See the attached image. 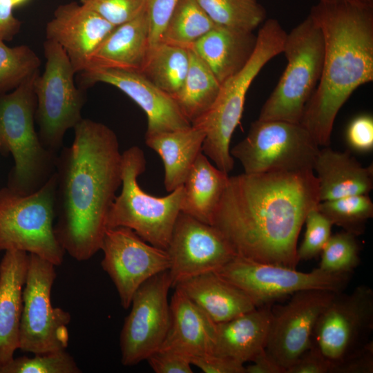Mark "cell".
Segmentation results:
<instances>
[{"label": "cell", "mask_w": 373, "mask_h": 373, "mask_svg": "<svg viewBox=\"0 0 373 373\" xmlns=\"http://www.w3.org/2000/svg\"><path fill=\"white\" fill-rule=\"evenodd\" d=\"M320 202L314 171L229 176L212 224L236 255L296 268L298 238Z\"/></svg>", "instance_id": "1"}, {"label": "cell", "mask_w": 373, "mask_h": 373, "mask_svg": "<svg viewBox=\"0 0 373 373\" xmlns=\"http://www.w3.org/2000/svg\"><path fill=\"white\" fill-rule=\"evenodd\" d=\"M74 139L57 156L55 218L57 239L77 261L92 258L107 229L109 209L122 185V153L108 126L82 118Z\"/></svg>", "instance_id": "2"}, {"label": "cell", "mask_w": 373, "mask_h": 373, "mask_svg": "<svg viewBox=\"0 0 373 373\" xmlns=\"http://www.w3.org/2000/svg\"><path fill=\"white\" fill-rule=\"evenodd\" d=\"M321 30V76L300 124L329 146L336 117L354 91L373 80V5L322 2L309 13Z\"/></svg>", "instance_id": "3"}, {"label": "cell", "mask_w": 373, "mask_h": 373, "mask_svg": "<svg viewBox=\"0 0 373 373\" xmlns=\"http://www.w3.org/2000/svg\"><path fill=\"white\" fill-rule=\"evenodd\" d=\"M286 35L277 19L265 20L258 32L256 46L249 61L221 84L211 108L191 124L205 133L202 152L226 173L233 168L230 142L241 119L247 91L267 63L283 52Z\"/></svg>", "instance_id": "4"}, {"label": "cell", "mask_w": 373, "mask_h": 373, "mask_svg": "<svg viewBox=\"0 0 373 373\" xmlns=\"http://www.w3.org/2000/svg\"><path fill=\"white\" fill-rule=\"evenodd\" d=\"M39 72L13 91L0 94V151L14 160L7 186L21 195L40 189L55 172L57 153L42 144L35 128Z\"/></svg>", "instance_id": "5"}, {"label": "cell", "mask_w": 373, "mask_h": 373, "mask_svg": "<svg viewBox=\"0 0 373 373\" xmlns=\"http://www.w3.org/2000/svg\"><path fill=\"white\" fill-rule=\"evenodd\" d=\"M145 169L144 154L139 146L122 153V190L109 209L106 227H127L148 243L166 249L181 211L182 186L163 197L150 195L137 180Z\"/></svg>", "instance_id": "6"}, {"label": "cell", "mask_w": 373, "mask_h": 373, "mask_svg": "<svg viewBox=\"0 0 373 373\" xmlns=\"http://www.w3.org/2000/svg\"><path fill=\"white\" fill-rule=\"evenodd\" d=\"M283 52L286 68L258 119L300 123L319 82L324 55L321 30L309 15L287 33Z\"/></svg>", "instance_id": "7"}, {"label": "cell", "mask_w": 373, "mask_h": 373, "mask_svg": "<svg viewBox=\"0 0 373 373\" xmlns=\"http://www.w3.org/2000/svg\"><path fill=\"white\" fill-rule=\"evenodd\" d=\"M56 186L55 172L30 194L0 189V251H26L61 265L66 252L54 230Z\"/></svg>", "instance_id": "8"}, {"label": "cell", "mask_w": 373, "mask_h": 373, "mask_svg": "<svg viewBox=\"0 0 373 373\" xmlns=\"http://www.w3.org/2000/svg\"><path fill=\"white\" fill-rule=\"evenodd\" d=\"M46 58L41 75L35 80L37 99L35 120L39 136L47 149L57 153L62 149L66 131L83 118L85 97L75 84L76 73L63 48L46 39L44 44Z\"/></svg>", "instance_id": "9"}, {"label": "cell", "mask_w": 373, "mask_h": 373, "mask_svg": "<svg viewBox=\"0 0 373 373\" xmlns=\"http://www.w3.org/2000/svg\"><path fill=\"white\" fill-rule=\"evenodd\" d=\"M319 147L300 123L257 119L230 153L246 173L313 171Z\"/></svg>", "instance_id": "10"}, {"label": "cell", "mask_w": 373, "mask_h": 373, "mask_svg": "<svg viewBox=\"0 0 373 373\" xmlns=\"http://www.w3.org/2000/svg\"><path fill=\"white\" fill-rule=\"evenodd\" d=\"M373 290L357 286L336 293L316 324L311 347L328 362L331 373L372 342Z\"/></svg>", "instance_id": "11"}, {"label": "cell", "mask_w": 373, "mask_h": 373, "mask_svg": "<svg viewBox=\"0 0 373 373\" xmlns=\"http://www.w3.org/2000/svg\"><path fill=\"white\" fill-rule=\"evenodd\" d=\"M55 265L33 254L23 289V308L19 349L33 354L66 350L69 312L51 304V291L57 277Z\"/></svg>", "instance_id": "12"}, {"label": "cell", "mask_w": 373, "mask_h": 373, "mask_svg": "<svg viewBox=\"0 0 373 373\" xmlns=\"http://www.w3.org/2000/svg\"><path fill=\"white\" fill-rule=\"evenodd\" d=\"M244 291L256 307L307 289L343 291L352 274H334L316 268L310 272L254 261L236 255L214 272Z\"/></svg>", "instance_id": "13"}, {"label": "cell", "mask_w": 373, "mask_h": 373, "mask_svg": "<svg viewBox=\"0 0 373 373\" xmlns=\"http://www.w3.org/2000/svg\"><path fill=\"white\" fill-rule=\"evenodd\" d=\"M169 270L148 279L135 291L119 338L121 361L133 366L160 349L169 325Z\"/></svg>", "instance_id": "14"}, {"label": "cell", "mask_w": 373, "mask_h": 373, "mask_svg": "<svg viewBox=\"0 0 373 373\" xmlns=\"http://www.w3.org/2000/svg\"><path fill=\"white\" fill-rule=\"evenodd\" d=\"M101 250L102 267L115 286L125 309L130 307L135 291L142 283L169 269L166 249L148 243L127 227L107 229Z\"/></svg>", "instance_id": "15"}, {"label": "cell", "mask_w": 373, "mask_h": 373, "mask_svg": "<svg viewBox=\"0 0 373 373\" xmlns=\"http://www.w3.org/2000/svg\"><path fill=\"white\" fill-rule=\"evenodd\" d=\"M166 250L172 287L191 278L215 272L236 256L216 227L181 211Z\"/></svg>", "instance_id": "16"}, {"label": "cell", "mask_w": 373, "mask_h": 373, "mask_svg": "<svg viewBox=\"0 0 373 373\" xmlns=\"http://www.w3.org/2000/svg\"><path fill=\"white\" fill-rule=\"evenodd\" d=\"M336 293L325 289L299 291L285 305L271 310L265 351L285 372L311 347L317 321Z\"/></svg>", "instance_id": "17"}, {"label": "cell", "mask_w": 373, "mask_h": 373, "mask_svg": "<svg viewBox=\"0 0 373 373\" xmlns=\"http://www.w3.org/2000/svg\"><path fill=\"white\" fill-rule=\"evenodd\" d=\"M80 75L85 87L98 82L108 84L117 88L133 100L147 117L146 135L184 129L191 126L173 98L140 72L90 67L81 72Z\"/></svg>", "instance_id": "18"}, {"label": "cell", "mask_w": 373, "mask_h": 373, "mask_svg": "<svg viewBox=\"0 0 373 373\" xmlns=\"http://www.w3.org/2000/svg\"><path fill=\"white\" fill-rule=\"evenodd\" d=\"M115 27L83 4L72 1L55 9L46 24V36L63 48L76 73H81Z\"/></svg>", "instance_id": "19"}, {"label": "cell", "mask_w": 373, "mask_h": 373, "mask_svg": "<svg viewBox=\"0 0 373 373\" xmlns=\"http://www.w3.org/2000/svg\"><path fill=\"white\" fill-rule=\"evenodd\" d=\"M29 254L8 250L0 261V366L14 358L19 349L23 289Z\"/></svg>", "instance_id": "20"}, {"label": "cell", "mask_w": 373, "mask_h": 373, "mask_svg": "<svg viewBox=\"0 0 373 373\" xmlns=\"http://www.w3.org/2000/svg\"><path fill=\"white\" fill-rule=\"evenodd\" d=\"M169 312L167 334L160 349L189 358L213 353L216 323L178 288L169 302Z\"/></svg>", "instance_id": "21"}, {"label": "cell", "mask_w": 373, "mask_h": 373, "mask_svg": "<svg viewBox=\"0 0 373 373\" xmlns=\"http://www.w3.org/2000/svg\"><path fill=\"white\" fill-rule=\"evenodd\" d=\"M313 171L320 202L368 194L373 188L372 165L363 166L348 151L325 146L318 153Z\"/></svg>", "instance_id": "22"}, {"label": "cell", "mask_w": 373, "mask_h": 373, "mask_svg": "<svg viewBox=\"0 0 373 373\" xmlns=\"http://www.w3.org/2000/svg\"><path fill=\"white\" fill-rule=\"evenodd\" d=\"M272 312L265 305L216 324L213 353L242 364L265 350Z\"/></svg>", "instance_id": "23"}, {"label": "cell", "mask_w": 373, "mask_h": 373, "mask_svg": "<svg viewBox=\"0 0 373 373\" xmlns=\"http://www.w3.org/2000/svg\"><path fill=\"white\" fill-rule=\"evenodd\" d=\"M257 44L253 31L216 26L190 47L205 62L222 84L240 70Z\"/></svg>", "instance_id": "24"}, {"label": "cell", "mask_w": 373, "mask_h": 373, "mask_svg": "<svg viewBox=\"0 0 373 373\" xmlns=\"http://www.w3.org/2000/svg\"><path fill=\"white\" fill-rule=\"evenodd\" d=\"M149 47V26L144 10L113 29L93 55L88 68L141 73Z\"/></svg>", "instance_id": "25"}, {"label": "cell", "mask_w": 373, "mask_h": 373, "mask_svg": "<svg viewBox=\"0 0 373 373\" xmlns=\"http://www.w3.org/2000/svg\"><path fill=\"white\" fill-rule=\"evenodd\" d=\"M174 288L181 290L216 324L257 307L244 291L214 272L191 278Z\"/></svg>", "instance_id": "26"}, {"label": "cell", "mask_w": 373, "mask_h": 373, "mask_svg": "<svg viewBox=\"0 0 373 373\" xmlns=\"http://www.w3.org/2000/svg\"><path fill=\"white\" fill-rule=\"evenodd\" d=\"M204 131L195 126L145 136L146 144L161 157L164 184L171 192L183 185L198 155L202 152Z\"/></svg>", "instance_id": "27"}, {"label": "cell", "mask_w": 373, "mask_h": 373, "mask_svg": "<svg viewBox=\"0 0 373 373\" xmlns=\"http://www.w3.org/2000/svg\"><path fill=\"white\" fill-rule=\"evenodd\" d=\"M229 175L213 165L201 152L182 185L181 212L212 224Z\"/></svg>", "instance_id": "28"}, {"label": "cell", "mask_w": 373, "mask_h": 373, "mask_svg": "<svg viewBox=\"0 0 373 373\" xmlns=\"http://www.w3.org/2000/svg\"><path fill=\"white\" fill-rule=\"evenodd\" d=\"M189 66L184 82L173 97L184 117L192 124L214 104L221 84L205 62L189 48Z\"/></svg>", "instance_id": "29"}, {"label": "cell", "mask_w": 373, "mask_h": 373, "mask_svg": "<svg viewBox=\"0 0 373 373\" xmlns=\"http://www.w3.org/2000/svg\"><path fill=\"white\" fill-rule=\"evenodd\" d=\"M189 66V48L161 42L149 48L141 73L173 97L181 88Z\"/></svg>", "instance_id": "30"}, {"label": "cell", "mask_w": 373, "mask_h": 373, "mask_svg": "<svg viewBox=\"0 0 373 373\" xmlns=\"http://www.w3.org/2000/svg\"><path fill=\"white\" fill-rule=\"evenodd\" d=\"M216 26L198 0H179L166 26L162 42L189 48Z\"/></svg>", "instance_id": "31"}, {"label": "cell", "mask_w": 373, "mask_h": 373, "mask_svg": "<svg viewBox=\"0 0 373 373\" xmlns=\"http://www.w3.org/2000/svg\"><path fill=\"white\" fill-rule=\"evenodd\" d=\"M213 23L229 28L254 31L266 20L258 0H198Z\"/></svg>", "instance_id": "32"}, {"label": "cell", "mask_w": 373, "mask_h": 373, "mask_svg": "<svg viewBox=\"0 0 373 373\" xmlns=\"http://www.w3.org/2000/svg\"><path fill=\"white\" fill-rule=\"evenodd\" d=\"M316 209L333 225L356 236L364 233L366 222L373 216V202L368 194L322 201L317 204Z\"/></svg>", "instance_id": "33"}, {"label": "cell", "mask_w": 373, "mask_h": 373, "mask_svg": "<svg viewBox=\"0 0 373 373\" xmlns=\"http://www.w3.org/2000/svg\"><path fill=\"white\" fill-rule=\"evenodd\" d=\"M40 59L26 45L9 47L0 39V94L15 89L39 72Z\"/></svg>", "instance_id": "34"}, {"label": "cell", "mask_w": 373, "mask_h": 373, "mask_svg": "<svg viewBox=\"0 0 373 373\" xmlns=\"http://www.w3.org/2000/svg\"><path fill=\"white\" fill-rule=\"evenodd\" d=\"M321 254L318 268L334 274H352L361 260L356 236L344 230L330 236Z\"/></svg>", "instance_id": "35"}, {"label": "cell", "mask_w": 373, "mask_h": 373, "mask_svg": "<svg viewBox=\"0 0 373 373\" xmlns=\"http://www.w3.org/2000/svg\"><path fill=\"white\" fill-rule=\"evenodd\" d=\"M34 355L33 357L22 356L14 358L0 366V373L82 372L75 359L66 350Z\"/></svg>", "instance_id": "36"}, {"label": "cell", "mask_w": 373, "mask_h": 373, "mask_svg": "<svg viewBox=\"0 0 373 373\" xmlns=\"http://www.w3.org/2000/svg\"><path fill=\"white\" fill-rule=\"evenodd\" d=\"M305 233L300 247L297 248L299 261L309 260L321 254L332 236V223L317 209H311L305 220Z\"/></svg>", "instance_id": "37"}, {"label": "cell", "mask_w": 373, "mask_h": 373, "mask_svg": "<svg viewBox=\"0 0 373 373\" xmlns=\"http://www.w3.org/2000/svg\"><path fill=\"white\" fill-rule=\"evenodd\" d=\"M115 26L127 22L145 10V0H79Z\"/></svg>", "instance_id": "38"}, {"label": "cell", "mask_w": 373, "mask_h": 373, "mask_svg": "<svg viewBox=\"0 0 373 373\" xmlns=\"http://www.w3.org/2000/svg\"><path fill=\"white\" fill-rule=\"evenodd\" d=\"M178 1L145 0L149 26V48L162 42L164 30Z\"/></svg>", "instance_id": "39"}, {"label": "cell", "mask_w": 373, "mask_h": 373, "mask_svg": "<svg viewBox=\"0 0 373 373\" xmlns=\"http://www.w3.org/2000/svg\"><path fill=\"white\" fill-rule=\"evenodd\" d=\"M146 361L156 373L193 372L189 358L171 350L158 349Z\"/></svg>", "instance_id": "40"}, {"label": "cell", "mask_w": 373, "mask_h": 373, "mask_svg": "<svg viewBox=\"0 0 373 373\" xmlns=\"http://www.w3.org/2000/svg\"><path fill=\"white\" fill-rule=\"evenodd\" d=\"M349 146L358 152H369L373 149V118L369 115L355 117L346 131Z\"/></svg>", "instance_id": "41"}, {"label": "cell", "mask_w": 373, "mask_h": 373, "mask_svg": "<svg viewBox=\"0 0 373 373\" xmlns=\"http://www.w3.org/2000/svg\"><path fill=\"white\" fill-rule=\"evenodd\" d=\"M189 359L191 365L205 373H245L244 364L214 354L193 356Z\"/></svg>", "instance_id": "42"}, {"label": "cell", "mask_w": 373, "mask_h": 373, "mask_svg": "<svg viewBox=\"0 0 373 373\" xmlns=\"http://www.w3.org/2000/svg\"><path fill=\"white\" fill-rule=\"evenodd\" d=\"M285 373H331V367L324 357L310 347L286 370Z\"/></svg>", "instance_id": "43"}, {"label": "cell", "mask_w": 373, "mask_h": 373, "mask_svg": "<svg viewBox=\"0 0 373 373\" xmlns=\"http://www.w3.org/2000/svg\"><path fill=\"white\" fill-rule=\"evenodd\" d=\"M373 342L369 343L362 351L343 363L336 368L334 373H372Z\"/></svg>", "instance_id": "44"}, {"label": "cell", "mask_w": 373, "mask_h": 373, "mask_svg": "<svg viewBox=\"0 0 373 373\" xmlns=\"http://www.w3.org/2000/svg\"><path fill=\"white\" fill-rule=\"evenodd\" d=\"M11 0H0V39L11 40L19 31L21 22L13 15Z\"/></svg>", "instance_id": "45"}, {"label": "cell", "mask_w": 373, "mask_h": 373, "mask_svg": "<svg viewBox=\"0 0 373 373\" xmlns=\"http://www.w3.org/2000/svg\"><path fill=\"white\" fill-rule=\"evenodd\" d=\"M245 366V373H285L280 366L264 350Z\"/></svg>", "instance_id": "46"}, {"label": "cell", "mask_w": 373, "mask_h": 373, "mask_svg": "<svg viewBox=\"0 0 373 373\" xmlns=\"http://www.w3.org/2000/svg\"><path fill=\"white\" fill-rule=\"evenodd\" d=\"M322 2H347L353 3L373 5V0H317Z\"/></svg>", "instance_id": "47"}, {"label": "cell", "mask_w": 373, "mask_h": 373, "mask_svg": "<svg viewBox=\"0 0 373 373\" xmlns=\"http://www.w3.org/2000/svg\"><path fill=\"white\" fill-rule=\"evenodd\" d=\"M28 0H11L14 7L26 3Z\"/></svg>", "instance_id": "48"}]
</instances>
